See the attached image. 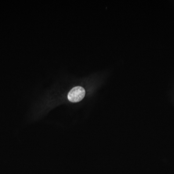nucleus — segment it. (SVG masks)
<instances>
[{
  "label": "nucleus",
  "instance_id": "1",
  "mask_svg": "<svg viewBox=\"0 0 174 174\" xmlns=\"http://www.w3.org/2000/svg\"><path fill=\"white\" fill-rule=\"evenodd\" d=\"M85 95V89L82 87L78 86L74 87L70 91L68 94V99L71 102H78L82 100Z\"/></svg>",
  "mask_w": 174,
  "mask_h": 174
}]
</instances>
